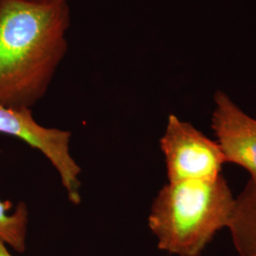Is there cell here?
Instances as JSON below:
<instances>
[{
  "instance_id": "obj_3",
  "label": "cell",
  "mask_w": 256,
  "mask_h": 256,
  "mask_svg": "<svg viewBox=\"0 0 256 256\" xmlns=\"http://www.w3.org/2000/svg\"><path fill=\"white\" fill-rule=\"evenodd\" d=\"M160 147L168 182L214 180L226 164L216 142L174 114L168 117Z\"/></svg>"
},
{
  "instance_id": "obj_7",
  "label": "cell",
  "mask_w": 256,
  "mask_h": 256,
  "mask_svg": "<svg viewBox=\"0 0 256 256\" xmlns=\"http://www.w3.org/2000/svg\"><path fill=\"white\" fill-rule=\"evenodd\" d=\"M12 208V202L0 200V240L16 252L23 254L27 248L28 210L23 202L10 212Z\"/></svg>"
},
{
  "instance_id": "obj_6",
  "label": "cell",
  "mask_w": 256,
  "mask_h": 256,
  "mask_svg": "<svg viewBox=\"0 0 256 256\" xmlns=\"http://www.w3.org/2000/svg\"><path fill=\"white\" fill-rule=\"evenodd\" d=\"M239 256H256V178H250L236 198L228 228Z\"/></svg>"
},
{
  "instance_id": "obj_4",
  "label": "cell",
  "mask_w": 256,
  "mask_h": 256,
  "mask_svg": "<svg viewBox=\"0 0 256 256\" xmlns=\"http://www.w3.org/2000/svg\"><path fill=\"white\" fill-rule=\"evenodd\" d=\"M0 133L19 138L45 156L59 174L70 202L81 203V168L70 154V131L41 126L30 108L0 104Z\"/></svg>"
},
{
  "instance_id": "obj_5",
  "label": "cell",
  "mask_w": 256,
  "mask_h": 256,
  "mask_svg": "<svg viewBox=\"0 0 256 256\" xmlns=\"http://www.w3.org/2000/svg\"><path fill=\"white\" fill-rule=\"evenodd\" d=\"M214 102L210 126L226 162L244 168L256 178V119L220 90Z\"/></svg>"
},
{
  "instance_id": "obj_2",
  "label": "cell",
  "mask_w": 256,
  "mask_h": 256,
  "mask_svg": "<svg viewBox=\"0 0 256 256\" xmlns=\"http://www.w3.org/2000/svg\"><path fill=\"white\" fill-rule=\"evenodd\" d=\"M227 180L168 182L158 191L148 227L158 250L174 256H202L216 234L228 228L234 207Z\"/></svg>"
},
{
  "instance_id": "obj_8",
  "label": "cell",
  "mask_w": 256,
  "mask_h": 256,
  "mask_svg": "<svg viewBox=\"0 0 256 256\" xmlns=\"http://www.w3.org/2000/svg\"><path fill=\"white\" fill-rule=\"evenodd\" d=\"M25 1L42 3V4H59V3H68L70 0H25Z\"/></svg>"
},
{
  "instance_id": "obj_1",
  "label": "cell",
  "mask_w": 256,
  "mask_h": 256,
  "mask_svg": "<svg viewBox=\"0 0 256 256\" xmlns=\"http://www.w3.org/2000/svg\"><path fill=\"white\" fill-rule=\"evenodd\" d=\"M68 3L0 0V104L32 108L68 52Z\"/></svg>"
},
{
  "instance_id": "obj_9",
  "label": "cell",
  "mask_w": 256,
  "mask_h": 256,
  "mask_svg": "<svg viewBox=\"0 0 256 256\" xmlns=\"http://www.w3.org/2000/svg\"><path fill=\"white\" fill-rule=\"evenodd\" d=\"M0 256H14L10 252L9 247L0 240Z\"/></svg>"
}]
</instances>
